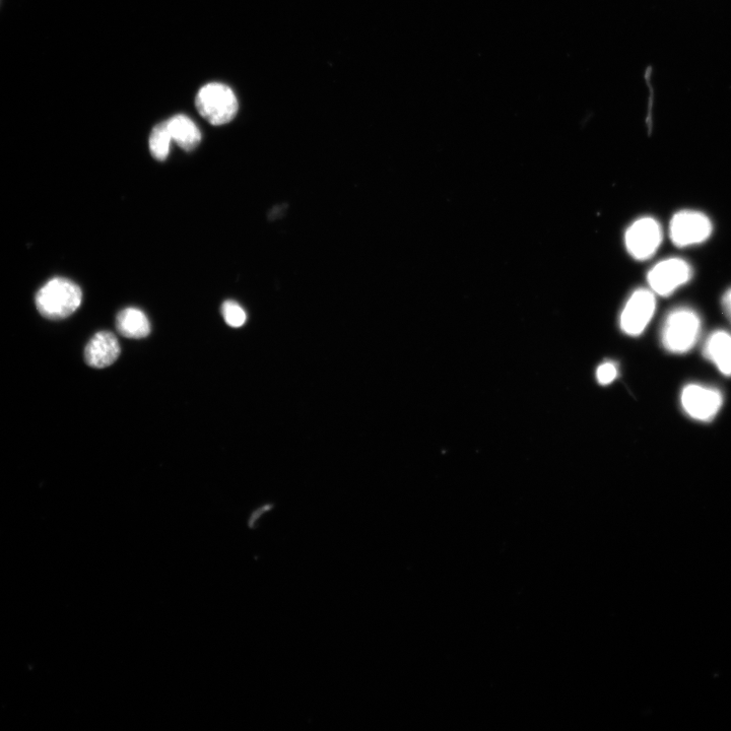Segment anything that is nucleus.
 <instances>
[{
  "mask_svg": "<svg viewBox=\"0 0 731 731\" xmlns=\"http://www.w3.org/2000/svg\"><path fill=\"white\" fill-rule=\"evenodd\" d=\"M172 141L185 152L195 150L202 142V132L185 115H176L166 121Z\"/></svg>",
  "mask_w": 731,
  "mask_h": 731,
  "instance_id": "obj_12",
  "label": "nucleus"
},
{
  "mask_svg": "<svg viewBox=\"0 0 731 731\" xmlns=\"http://www.w3.org/2000/svg\"><path fill=\"white\" fill-rule=\"evenodd\" d=\"M663 240L660 224L653 218L644 217L634 222L626 232L625 243L629 254L640 261L651 258Z\"/></svg>",
  "mask_w": 731,
  "mask_h": 731,
  "instance_id": "obj_7",
  "label": "nucleus"
},
{
  "mask_svg": "<svg viewBox=\"0 0 731 731\" xmlns=\"http://www.w3.org/2000/svg\"><path fill=\"white\" fill-rule=\"evenodd\" d=\"M172 142L166 121L155 126L149 141L152 156L160 162L165 161L169 157Z\"/></svg>",
  "mask_w": 731,
  "mask_h": 731,
  "instance_id": "obj_13",
  "label": "nucleus"
},
{
  "mask_svg": "<svg viewBox=\"0 0 731 731\" xmlns=\"http://www.w3.org/2000/svg\"><path fill=\"white\" fill-rule=\"evenodd\" d=\"M618 376V369L612 362H607L598 367L596 371L597 381L602 385L611 384Z\"/></svg>",
  "mask_w": 731,
  "mask_h": 731,
  "instance_id": "obj_15",
  "label": "nucleus"
},
{
  "mask_svg": "<svg viewBox=\"0 0 731 731\" xmlns=\"http://www.w3.org/2000/svg\"><path fill=\"white\" fill-rule=\"evenodd\" d=\"M120 352V345L112 332L100 331L88 343L85 360L90 367L103 369L114 364Z\"/></svg>",
  "mask_w": 731,
  "mask_h": 731,
  "instance_id": "obj_9",
  "label": "nucleus"
},
{
  "mask_svg": "<svg viewBox=\"0 0 731 731\" xmlns=\"http://www.w3.org/2000/svg\"><path fill=\"white\" fill-rule=\"evenodd\" d=\"M116 327L121 336L132 340H141L151 334V323L148 316L138 308H126L116 317Z\"/></svg>",
  "mask_w": 731,
  "mask_h": 731,
  "instance_id": "obj_11",
  "label": "nucleus"
},
{
  "mask_svg": "<svg viewBox=\"0 0 731 731\" xmlns=\"http://www.w3.org/2000/svg\"><path fill=\"white\" fill-rule=\"evenodd\" d=\"M704 357L724 376H731V335L716 330L708 337L703 348Z\"/></svg>",
  "mask_w": 731,
  "mask_h": 731,
  "instance_id": "obj_10",
  "label": "nucleus"
},
{
  "mask_svg": "<svg viewBox=\"0 0 731 731\" xmlns=\"http://www.w3.org/2000/svg\"><path fill=\"white\" fill-rule=\"evenodd\" d=\"M681 404L685 413L693 420L710 422L721 410L723 396L716 388L689 384L682 391Z\"/></svg>",
  "mask_w": 731,
  "mask_h": 731,
  "instance_id": "obj_6",
  "label": "nucleus"
},
{
  "mask_svg": "<svg viewBox=\"0 0 731 731\" xmlns=\"http://www.w3.org/2000/svg\"><path fill=\"white\" fill-rule=\"evenodd\" d=\"M656 310L655 294L651 290H636L629 298L621 314L624 334L638 337L650 323Z\"/></svg>",
  "mask_w": 731,
  "mask_h": 731,
  "instance_id": "obj_8",
  "label": "nucleus"
},
{
  "mask_svg": "<svg viewBox=\"0 0 731 731\" xmlns=\"http://www.w3.org/2000/svg\"><path fill=\"white\" fill-rule=\"evenodd\" d=\"M721 303L726 317L731 322V288L724 293Z\"/></svg>",
  "mask_w": 731,
  "mask_h": 731,
  "instance_id": "obj_16",
  "label": "nucleus"
},
{
  "mask_svg": "<svg viewBox=\"0 0 731 731\" xmlns=\"http://www.w3.org/2000/svg\"><path fill=\"white\" fill-rule=\"evenodd\" d=\"M701 329V318L696 311L688 307L676 308L662 325V346L672 354H686L697 345Z\"/></svg>",
  "mask_w": 731,
  "mask_h": 731,
  "instance_id": "obj_1",
  "label": "nucleus"
},
{
  "mask_svg": "<svg viewBox=\"0 0 731 731\" xmlns=\"http://www.w3.org/2000/svg\"><path fill=\"white\" fill-rule=\"evenodd\" d=\"M713 233L709 217L701 212L684 210L677 213L670 223V238L674 245L687 248L706 242Z\"/></svg>",
  "mask_w": 731,
  "mask_h": 731,
  "instance_id": "obj_5",
  "label": "nucleus"
},
{
  "mask_svg": "<svg viewBox=\"0 0 731 731\" xmlns=\"http://www.w3.org/2000/svg\"><path fill=\"white\" fill-rule=\"evenodd\" d=\"M195 105L199 114L216 126L231 122L238 112L236 95L220 83H211L199 90Z\"/></svg>",
  "mask_w": 731,
  "mask_h": 731,
  "instance_id": "obj_3",
  "label": "nucleus"
},
{
  "mask_svg": "<svg viewBox=\"0 0 731 731\" xmlns=\"http://www.w3.org/2000/svg\"><path fill=\"white\" fill-rule=\"evenodd\" d=\"M222 314L226 323L235 328L243 326L247 320L245 310L235 301H226L222 306Z\"/></svg>",
  "mask_w": 731,
  "mask_h": 731,
  "instance_id": "obj_14",
  "label": "nucleus"
},
{
  "mask_svg": "<svg viewBox=\"0 0 731 731\" xmlns=\"http://www.w3.org/2000/svg\"><path fill=\"white\" fill-rule=\"evenodd\" d=\"M693 276L694 271L688 261L673 257L656 263L647 275V282L655 295L669 297L687 285Z\"/></svg>",
  "mask_w": 731,
  "mask_h": 731,
  "instance_id": "obj_4",
  "label": "nucleus"
},
{
  "mask_svg": "<svg viewBox=\"0 0 731 731\" xmlns=\"http://www.w3.org/2000/svg\"><path fill=\"white\" fill-rule=\"evenodd\" d=\"M35 300L41 315L59 320L70 317L80 308L83 292L69 279L54 278L38 291Z\"/></svg>",
  "mask_w": 731,
  "mask_h": 731,
  "instance_id": "obj_2",
  "label": "nucleus"
}]
</instances>
